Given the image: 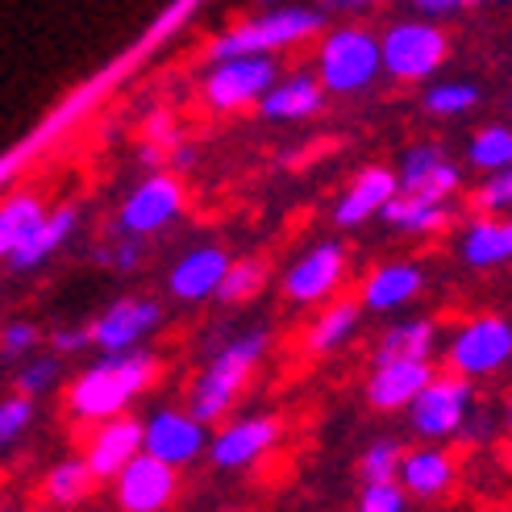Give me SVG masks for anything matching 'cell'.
<instances>
[{
  "label": "cell",
  "mask_w": 512,
  "mask_h": 512,
  "mask_svg": "<svg viewBox=\"0 0 512 512\" xmlns=\"http://www.w3.org/2000/svg\"><path fill=\"white\" fill-rule=\"evenodd\" d=\"M159 379V358L150 350H117V354H100L88 371H80L67 388V413L80 425H100L125 417L150 383Z\"/></svg>",
  "instance_id": "6da1fadb"
},
{
  "label": "cell",
  "mask_w": 512,
  "mask_h": 512,
  "mask_svg": "<svg viewBox=\"0 0 512 512\" xmlns=\"http://www.w3.org/2000/svg\"><path fill=\"white\" fill-rule=\"evenodd\" d=\"M271 346V334L259 325V329H246V334L229 338L209 363H204V371L192 379L188 388V413L204 425H221L229 413H234V404L242 400L246 383L254 375V367L263 363V354Z\"/></svg>",
  "instance_id": "7a4b0ae2"
},
{
  "label": "cell",
  "mask_w": 512,
  "mask_h": 512,
  "mask_svg": "<svg viewBox=\"0 0 512 512\" xmlns=\"http://www.w3.org/2000/svg\"><path fill=\"white\" fill-rule=\"evenodd\" d=\"M383 71V55H379V34L363 30V25H338L329 30L317 55V80L325 92L338 96H354L367 92Z\"/></svg>",
  "instance_id": "3957f363"
},
{
  "label": "cell",
  "mask_w": 512,
  "mask_h": 512,
  "mask_svg": "<svg viewBox=\"0 0 512 512\" xmlns=\"http://www.w3.org/2000/svg\"><path fill=\"white\" fill-rule=\"evenodd\" d=\"M475 408H479L475 404V383L446 371V375H433L404 413H408V429H413L421 442L446 446L454 438H463V429H467Z\"/></svg>",
  "instance_id": "277c9868"
},
{
  "label": "cell",
  "mask_w": 512,
  "mask_h": 512,
  "mask_svg": "<svg viewBox=\"0 0 512 512\" xmlns=\"http://www.w3.org/2000/svg\"><path fill=\"white\" fill-rule=\"evenodd\" d=\"M325 30V13L321 9H304V5H288V9H271L263 17H254L238 30H229L213 42V59H238V55H275L284 46H296L304 38H313Z\"/></svg>",
  "instance_id": "5b68a950"
},
{
  "label": "cell",
  "mask_w": 512,
  "mask_h": 512,
  "mask_svg": "<svg viewBox=\"0 0 512 512\" xmlns=\"http://www.w3.org/2000/svg\"><path fill=\"white\" fill-rule=\"evenodd\" d=\"M512 363V321L483 313L463 321L446 342V371L463 379H492Z\"/></svg>",
  "instance_id": "8992f818"
},
{
  "label": "cell",
  "mask_w": 512,
  "mask_h": 512,
  "mask_svg": "<svg viewBox=\"0 0 512 512\" xmlns=\"http://www.w3.org/2000/svg\"><path fill=\"white\" fill-rule=\"evenodd\" d=\"M379 55H383V71H388L392 80L421 84L446 63L450 38H446L442 25H433L429 17L396 21L392 30L379 38Z\"/></svg>",
  "instance_id": "52a82bcc"
},
{
  "label": "cell",
  "mask_w": 512,
  "mask_h": 512,
  "mask_svg": "<svg viewBox=\"0 0 512 512\" xmlns=\"http://www.w3.org/2000/svg\"><path fill=\"white\" fill-rule=\"evenodd\" d=\"M284 438V421L271 413H250V417H225L221 429L209 438V463L217 471H246L279 446Z\"/></svg>",
  "instance_id": "ba28073f"
},
{
  "label": "cell",
  "mask_w": 512,
  "mask_h": 512,
  "mask_svg": "<svg viewBox=\"0 0 512 512\" xmlns=\"http://www.w3.org/2000/svg\"><path fill=\"white\" fill-rule=\"evenodd\" d=\"M142 454L184 471L209 454V425L196 421L188 408H155L142 421Z\"/></svg>",
  "instance_id": "9c48e42d"
},
{
  "label": "cell",
  "mask_w": 512,
  "mask_h": 512,
  "mask_svg": "<svg viewBox=\"0 0 512 512\" xmlns=\"http://www.w3.org/2000/svg\"><path fill=\"white\" fill-rule=\"evenodd\" d=\"M279 80L275 55H238V59H217L209 80H204V100L221 113L246 109L254 100H263L267 88Z\"/></svg>",
  "instance_id": "30bf717a"
},
{
  "label": "cell",
  "mask_w": 512,
  "mask_h": 512,
  "mask_svg": "<svg viewBox=\"0 0 512 512\" xmlns=\"http://www.w3.org/2000/svg\"><path fill=\"white\" fill-rule=\"evenodd\" d=\"M163 325V304L146 300V296H130L117 300L88 325V338L100 354H117V350H138L155 329Z\"/></svg>",
  "instance_id": "8fae6325"
},
{
  "label": "cell",
  "mask_w": 512,
  "mask_h": 512,
  "mask_svg": "<svg viewBox=\"0 0 512 512\" xmlns=\"http://www.w3.org/2000/svg\"><path fill=\"white\" fill-rule=\"evenodd\" d=\"M179 496V471L150 454H138L113 479V500L121 512H167Z\"/></svg>",
  "instance_id": "7c38bea8"
},
{
  "label": "cell",
  "mask_w": 512,
  "mask_h": 512,
  "mask_svg": "<svg viewBox=\"0 0 512 512\" xmlns=\"http://www.w3.org/2000/svg\"><path fill=\"white\" fill-rule=\"evenodd\" d=\"M396 483L408 492V500H421V504L446 500L458 488V458L438 442H421L413 450H404Z\"/></svg>",
  "instance_id": "4fadbf2b"
},
{
  "label": "cell",
  "mask_w": 512,
  "mask_h": 512,
  "mask_svg": "<svg viewBox=\"0 0 512 512\" xmlns=\"http://www.w3.org/2000/svg\"><path fill=\"white\" fill-rule=\"evenodd\" d=\"M342 275H346L342 242H321L292 263V271L284 275V296L292 304H321V300H329L338 292Z\"/></svg>",
  "instance_id": "5bb4252c"
},
{
  "label": "cell",
  "mask_w": 512,
  "mask_h": 512,
  "mask_svg": "<svg viewBox=\"0 0 512 512\" xmlns=\"http://www.w3.org/2000/svg\"><path fill=\"white\" fill-rule=\"evenodd\" d=\"M438 375L433 358H396V363H371L367 375V404L375 413H404L421 396L425 383Z\"/></svg>",
  "instance_id": "9a60e30c"
},
{
  "label": "cell",
  "mask_w": 512,
  "mask_h": 512,
  "mask_svg": "<svg viewBox=\"0 0 512 512\" xmlns=\"http://www.w3.org/2000/svg\"><path fill=\"white\" fill-rule=\"evenodd\" d=\"M179 204H184V188H179L171 175H150L146 184H138L130 192V200L121 204L117 225L125 238H146L179 217Z\"/></svg>",
  "instance_id": "2e32d148"
},
{
  "label": "cell",
  "mask_w": 512,
  "mask_h": 512,
  "mask_svg": "<svg viewBox=\"0 0 512 512\" xmlns=\"http://www.w3.org/2000/svg\"><path fill=\"white\" fill-rule=\"evenodd\" d=\"M138 454H142V421L113 417V421L92 425L88 446H84V463L100 483V479H117Z\"/></svg>",
  "instance_id": "e0dca14e"
},
{
  "label": "cell",
  "mask_w": 512,
  "mask_h": 512,
  "mask_svg": "<svg viewBox=\"0 0 512 512\" xmlns=\"http://www.w3.org/2000/svg\"><path fill=\"white\" fill-rule=\"evenodd\" d=\"M400 192H413V196H425V200H450L463 184V171H458L442 146L433 142H421V146H408L404 159H400Z\"/></svg>",
  "instance_id": "ac0fdd59"
},
{
  "label": "cell",
  "mask_w": 512,
  "mask_h": 512,
  "mask_svg": "<svg viewBox=\"0 0 512 512\" xmlns=\"http://www.w3.org/2000/svg\"><path fill=\"white\" fill-rule=\"evenodd\" d=\"M234 267V259L221 250V246H200V250H188L167 275V292L184 304H196V300H213L225 271Z\"/></svg>",
  "instance_id": "d6986e66"
},
{
  "label": "cell",
  "mask_w": 512,
  "mask_h": 512,
  "mask_svg": "<svg viewBox=\"0 0 512 512\" xmlns=\"http://www.w3.org/2000/svg\"><path fill=\"white\" fill-rule=\"evenodd\" d=\"M425 288V271L417 263H383L363 279L358 304L367 313H396L404 304H413Z\"/></svg>",
  "instance_id": "ffe728a7"
},
{
  "label": "cell",
  "mask_w": 512,
  "mask_h": 512,
  "mask_svg": "<svg viewBox=\"0 0 512 512\" xmlns=\"http://www.w3.org/2000/svg\"><path fill=\"white\" fill-rule=\"evenodd\" d=\"M396 192H400L396 171H388V167H367V171H358V179H354V184L342 192V200H338L334 221H338L342 229L363 225V221L379 217L383 204H388Z\"/></svg>",
  "instance_id": "44dd1931"
},
{
  "label": "cell",
  "mask_w": 512,
  "mask_h": 512,
  "mask_svg": "<svg viewBox=\"0 0 512 512\" xmlns=\"http://www.w3.org/2000/svg\"><path fill=\"white\" fill-rule=\"evenodd\" d=\"M463 263L467 267H479V271H492V267H504L512 263V229L504 217H492V213H479L467 229H463Z\"/></svg>",
  "instance_id": "7402d4cb"
},
{
  "label": "cell",
  "mask_w": 512,
  "mask_h": 512,
  "mask_svg": "<svg viewBox=\"0 0 512 512\" xmlns=\"http://www.w3.org/2000/svg\"><path fill=\"white\" fill-rule=\"evenodd\" d=\"M321 96H325V88H321L317 75H288V80H275L267 88L259 109L271 121H300V117H313L321 109Z\"/></svg>",
  "instance_id": "603a6c76"
},
{
  "label": "cell",
  "mask_w": 512,
  "mask_h": 512,
  "mask_svg": "<svg viewBox=\"0 0 512 512\" xmlns=\"http://www.w3.org/2000/svg\"><path fill=\"white\" fill-rule=\"evenodd\" d=\"M438 350V325L429 317H408L396 321L379 334L375 350H371V363H396V358H433Z\"/></svg>",
  "instance_id": "cb8c5ba5"
},
{
  "label": "cell",
  "mask_w": 512,
  "mask_h": 512,
  "mask_svg": "<svg viewBox=\"0 0 512 512\" xmlns=\"http://www.w3.org/2000/svg\"><path fill=\"white\" fill-rule=\"evenodd\" d=\"M358 325H363V304L358 300H338V304H329V309H321V317L309 325L304 346H309V354H338L342 346L354 342Z\"/></svg>",
  "instance_id": "d4e9b609"
},
{
  "label": "cell",
  "mask_w": 512,
  "mask_h": 512,
  "mask_svg": "<svg viewBox=\"0 0 512 512\" xmlns=\"http://www.w3.org/2000/svg\"><path fill=\"white\" fill-rule=\"evenodd\" d=\"M383 221L400 234H438V229L450 225V209L446 200H425V196H413V192H396L388 204H383Z\"/></svg>",
  "instance_id": "484cf974"
},
{
  "label": "cell",
  "mask_w": 512,
  "mask_h": 512,
  "mask_svg": "<svg viewBox=\"0 0 512 512\" xmlns=\"http://www.w3.org/2000/svg\"><path fill=\"white\" fill-rule=\"evenodd\" d=\"M75 221H80V213H75V209H55V213H46L42 225L34 229V238L25 242V246L13 254V259H9V267H13V271H34L38 263H46L50 254H55V250L71 238Z\"/></svg>",
  "instance_id": "4316f807"
},
{
  "label": "cell",
  "mask_w": 512,
  "mask_h": 512,
  "mask_svg": "<svg viewBox=\"0 0 512 512\" xmlns=\"http://www.w3.org/2000/svg\"><path fill=\"white\" fill-rule=\"evenodd\" d=\"M46 209L38 196H9L0 204V259H13V254L34 238V229L42 225Z\"/></svg>",
  "instance_id": "83f0119b"
},
{
  "label": "cell",
  "mask_w": 512,
  "mask_h": 512,
  "mask_svg": "<svg viewBox=\"0 0 512 512\" xmlns=\"http://www.w3.org/2000/svg\"><path fill=\"white\" fill-rule=\"evenodd\" d=\"M92 488H96V475L88 471L84 458H63V463H55L42 479V496H46V504H55V508L84 504L92 496Z\"/></svg>",
  "instance_id": "f1b7e54d"
},
{
  "label": "cell",
  "mask_w": 512,
  "mask_h": 512,
  "mask_svg": "<svg viewBox=\"0 0 512 512\" xmlns=\"http://www.w3.org/2000/svg\"><path fill=\"white\" fill-rule=\"evenodd\" d=\"M467 163L483 175H496L512 167V125H483L467 142Z\"/></svg>",
  "instance_id": "f546056e"
},
{
  "label": "cell",
  "mask_w": 512,
  "mask_h": 512,
  "mask_svg": "<svg viewBox=\"0 0 512 512\" xmlns=\"http://www.w3.org/2000/svg\"><path fill=\"white\" fill-rule=\"evenodd\" d=\"M479 105V88L471 80H442L425 88V109L433 117H463Z\"/></svg>",
  "instance_id": "4dcf8cb0"
},
{
  "label": "cell",
  "mask_w": 512,
  "mask_h": 512,
  "mask_svg": "<svg viewBox=\"0 0 512 512\" xmlns=\"http://www.w3.org/2000/svg\"><path fill=\"white\" fill-rule=\"evenodd\" d=\"M263 284H267V267H263L259 259L234 263V267L225 271V279H221L217 300H225V304H246V300H254V296L263 292Z\"/></svg>",
  "instance_id": "1f68e13d"
},
{
  "label": "cell",
  "mask_w": 512,
  "mask_h": 512,
  "mask_svg": "<svg viewBox=\"0 0 512 512\" xmlns=\"http://www.w3.org/2000/svg\"><path fill=\"white\" fill-rule=\"evenodd\" d=\"M400 458H404V446L396 438H375L363 450V458H358V475H363V483H388L400 471Z\"/></svg>",
  "instance_id": "d6a6232c"
},
{
  "label": "cell",
  "mask_w": 512,
  "mask_h": 512,
  "mask_svg": "<svg viewBox=\"0 0 512 512\" xmlns=\"http://www.w3.org/2000/svg\"><path fill=\"white\" fill-rule=\"evenodd\" d=\"M59 379H63V363H59V354H38V358H30L21 371H17V392L21 396H30V400H38V396H46V392H55L59 388Z\"/></svg>",
  "instance_id": "836d02e7"
},
{
  "label": "cell",
  "mask_w": 512,
  "mask_h": 512,
  "mask_svg": "<svg viewBox=\"0 0 512 512\" xmlns=\"http://www.w3.org/2000/svg\"><path fill=\"white\" fill-rule=\"evenodd\" d=\"M38 421V408H34V400L30 396H21V392H13V396H5L0 400V450H9V446H17L25 433H30V425Z\"/></svg>",
  "instance_id": "e575fe53"
},
{
  "label": "cell",
  "mask_w": 512,
  "mask_h": 512,
  "mask_svg": "<svg viewBox=\"0 0 512 512\" xmlns=\"http://www.w3.org/2000/svg\"><path fill=\"white\" fill-rule=\"evenodd\" d=\"M354 512H408V492L400 488L396 479H388V483H363Z\"/></svg>",
  "instance_id": "d590c367"
},
{
  "label": "cell",
  "mask_w": 512,
  "mask_h": 512,
  "mask_svg": "<svg viewBox=\"0 0 512 512\" xmlns=\"http://www.w3.org/2000/svg\"><path fill=\"white\" fill-rule=\"evenodd\" d=\"M475 204H479V213H492V217L512 213V167L483 179L479 192H475Z\"/></svg>",
  "instance_id": "8d00e7d4"
},
{
  "label": "cell",
  "mask_w": 512,
  "mask_h": 512,
  "mask_svg": "<svg viewBox=\"0 0 512 512\" xmlns=\"http://www.w3.org/2000/svg\"><path fill=\"white\" fill-rule=\"evenodd\" d=\"M38 342H42V334H38L34 321H9L5 334H0V354L5 358H25V354L38 350Z\"/></svg>",
  "instance_id": "74e56055"
},
{
  "label": "cell",
  "mask_w": 512,
  "mask_h": 512,
  "mask_svg": "<svg viewBox=\"0 0 512 512\" xmlns=\"http://www.w3.org/2000/svg\"><path fill=\"white\" fill-rule=\"evenodd\" d=\"M113 271H134L138 267V259H142V238H121L113 250H105L100 254Z\"/></svg>",
  "instance_id": "f35d334b"
},
{
  "label": "cell",
  "mask_w": 512,
  "mask_h": 512,
  "mask_svg": "<svg viewBox=\"0 0 512 512\" xmlns=\"http://www.w3.org/2000/svg\"><path fill=\"white\" fill-rule=\"evenodd\" d=\"M92 338H88V329H55L50 334V350L55 354H75V350H84Z\"/></svg>",
  "instance_id": "ab89813d"
},
{
  "label": "cell",
  "mask_w": 512,
  "mask_h": 512,
  "mask_svg": "<svg viewBox=\"0 0 512 512\" xmlns=\"http://www.w3.org/2000/svg\"><path fill=\"white\" fill-rule=\"evenodd\" d=\"M421 17H446V13H458L463 0H413Z\"/></svg>",
  "instance_id": "60d3db41"
},
{
  "label": "cell",
  "mask_w": 512,
  "mask_h": 512,
  "mask_svg": "<svg viewBox=\"0 0 512 512\" xmlns=\"http://www.w3.org/2000/svg\"><path fill=\"white\" fill-rule=\"evenodd\" d=\"M325 9H334V13H363L371 5H379V0H321Z\"/></svg>",
  "instance_id": "b9f144b4"
},
{
  "label": "cell",
  "mask_w": 512,
  "mask_h": 512,
  "mask_svg": "<svg viewBox=\"0 0 512 512\" xmlns=\"http://www.w3.org/2000/svg\"><path fill=\"white\" fill-rule=\"evenodd\" d=\"M146 134H150V142H163V146H167V142H175V125H167V117L159 113L155 121H150Z\"/></svg>",
  "instance_id": "7bdbcfd3"
},
{
  "label": "cell",
  "mask_w": 512,
  "mask_h": 512,
  "mask_svg": "<svg viewBox=\"0 0 512 512\" xmlns=\"http://www.w3.org/2000/svg\"><path fill=\"white\" fill-rule=\"evenodd\" d=\"M479 5H504V0H463V9H479Z\"/></svg>",
  "instance_id": "ee69618b"
},
{
  "label": "cell",
  "mask_w": 512,
  "mask_h": 512,
  "mask_svg": "<svg viewBox=\"0 0 512 512\" xmlns=\"http://www.w3.org/2000/svg\"><path fill=\"white\" fill-rule=\"evenodd\" d=\"M504 429H508V438H512V396H508V404H504Z\"/></svg>",
  "instance_id": "f6af8a7d"
},
{
  "label": "cell",
  "mask_w": 512,
  "mask_h": 512,
  "mask_svg": "<svg viewBox=\"0 0 512 512\" xmlns=\"http://www.w3.org/2000/svg\"><path fill=\"white\" fill-rule=\"evenodd\" d=\"M508 229H512V217H508Z\"/></svg>",
  "instance_id": "bcb514c9"
}]
</instances>
